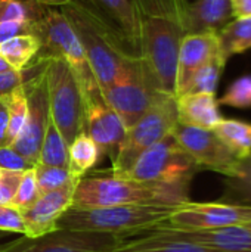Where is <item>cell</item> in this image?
Listing matches in <instances>:
<instances>
[{"mask_svg":"<svg viewBox=\"0 0 251 252\" xmlns=\"http://www.w3.org/2000/svg\"><path fill=\"white\" fill-rule=\"evenodd\" d=\"M59 9L71 22L99 89L105 90L136 56L124 40L80 0Z\"/></svg>","mask_w":251,"mask_h":252,"instance_id":"6da1fadb","label":"cell"},{"mask_svg":"<svg viewBox=\"0 0 251 252\" xmlns=\"http://www.w3.org/2000/svg\"><path fill=\"white\" fill-rule=\"evenodd\" d=\"M189 202L188 196H182L172 190L145 185L126 174L101 171L86 174L80 179L72 199L75 208H98L115 205H172L179 207Z\"/></svg>","mask_w":251,"mask_h":252,"instance_id":"7a4b0ae2","label":"cell"},{"mask_svg":"<svg viewBox=\"0 0 251 252\" xmlns=\"http://www.w3.org/2000/svg\"><path fill=\"white\" fill-rule=\"evenodd\" d=\"M176 208L178 207L172 205H115L98 208L71 207L59 219L58 229L112 233L132 238L164 226Z\"/></svg>","mask_w":251,"mask_h":252,"instance_id":"3957f363","label":"cell"},{"mask_svg":"<svg viewBox=\"0 0 251 252\" xmlns=\"http://www.w3.org/2000/svg\"><path fill=\"white\" fill-rule=\"evenodd\" d=\"M198 171V165L180 148L175 136L169 134L141 154L126 176L189 198V185Z\"/></svg>","mask_w":251,"mask_h":252,"instance_id":"277c9868","label":"cell"},{"mask_svg":"<svg viewBox=\"0 0 251 252\" xmlns=\"http://www.w3.org/2000/svg\"><path fill=\"white\" fill-rule=\"evenodd\" d=\"M185 31L178 22L143 18L141 59L160 92L175 96L179 49Z\"/></svg>","mask_w":251,"mask_h":252,"instance_id":"5b68a950","label":"cell"},{"mask_svg":"<svg viewBox=\"0 0 251 252\" xmlns=\"http://www.w3.org/2000/svg\"><path fill=\"white\" fill-rule=\"evenodd\" d=\"M178 123L176 97L173 94H161L154 105L126 130V136L111 159V170L114 173L127 174L141 154L172 134Z\"/></svg>","mask_w":251,"mask_h":252,"instance_id":"8992f818","label":"cell"},{"mask_svg":"<svg viewBox=\"0 0 251 252\" xmlns=\"http://www.w3.org/2000/svg\"><path fill=\"white\" fill-rule=\"evenodd\" d=\"M46 83L50 118L70 146L84 131V100L78 77L65 61L50 59L46 65Z\"/></svg>","mask_w":251,"mask_h":252,"instance_id":"52a82bcc","label":"cell"},{"mask_svg":"<svg viewBox=\"0 0 251 252\" xmlns=\"http://www.w3.org/2000/svg\"><path fill=\"white\" fill-rule=\"evenodd\" d=\"M102 94L127 130L166 93L158 90L142 59L135 58Z\"/></svg>","mask_w":251,"mask_h":252,"instance_id":"ba28073f","label":"cell"},{"mask_svg":"<svg viewBox=\"0 0 251 252\" xmlns=\"http://www.w3.org/2000/svg\"><path fill=\"white\" fill-rule=\"evenodd\" d=\"M33 34L40 40V50L34 62L62 59L74 69L80 83L93 77L80 40L61 9L47 7L44 16L34 24Z\"/></svg>","mask_w":251,"mask_h":252,"instance_id":"9c48e42d","label":"cell"},{"mask_svg":"<svg viewBox=\"0 0 251 252\" xmlns=\"http://www.w3.org/2000/svg\"><path fill=\"white\" fill-rule=\"evenodd\" d=\"M124 236L112 233L56 229L37 238L24 236L0 245V252H111Z\"/></svg>","mask_w":251,"mask_h":252,"instance_id":"30bf717a","label":"cell"},{"mask_svg":"<svg viewBox=\"0 0 251 252\" xmlns=\"http://www.w3.org/2000/svg\"><path fill=\"white\" fill-rule=\"evenodd\" d=\"M46 65L47 62H41L24 84L28 99V114L19 136L12 145V148L33 165L38 162L40 146L50 120Z\"/></svg>","mask_w":251,"mask_h":252,"instance_id":"8fae6325","label":"cell"},{"mask_svg":"<svg viewBox=\"0 0 251 252\" xmlns=\"http://www.w3.org/2000/svg\"><path fill=\"white\" fill-rule=\"evenodd\" d=\"M172 134L200 170L215 171L228 177L234 173L238 161L243 158L225 140H222L215 130L178 123Z\"/></svg>","mask_w":251,"mask_h":252,"instance_id":"7c38bea8","label":"cell"},{"mask_svg":"<svg viewBox=\"0 0 251 252\" xmlns=\"http://www.w3.org/2000/svg\"><path fill=\"white\" fill-rule=\"evenodd\" d=\"M80 86L84 100V131L95 140L102 154H109L112 159L126 136V127L105 100L95 77L80 83Z\"/></svg>","mask_w":251,"mask_h":252,"instance_id":"4fadbf2b","label":"cell"},{"mask_svg":"<svg viewBox=\"0 0 251 252\" xmlns=\"http://www.w3.org/2000/svg\"><path fill=\"white\" fill-rule=\"evenodd\" d=\"M251 221V207L225 201L186 202L178 207L161 227L179 230H209L231 226H246Z\"/></svg>","mask_w":251,"mask_h":252,"instance_id":"5bb4252c","label":"cell"},{"mask_svg":"<svg viewBox=\"0 0 251 252\" xmlns=\"http://www.w3.org/2000/svg\"><path fill=\"white\" fill-rule=\"evenodd\" d=\"M86 7L107 22L129 46L136 58H141V38L143 15L135 0H80Z\"/></svg>","mask_w":251,"mask_h":252,"instance_id":"9a60e30c","label":"cell"},{"mask_svg":"<svg viewBox=\"0 0 251 252\" xmlns=\"http://www.w3.org/2000/svg\"><path fill=\"white\" fill-rule=\"evenodd\" d=\"M78 182H71L64 188L40 195L31 207L21 211L25 226L24 236L37 238L56 230L62 214L72 207L74 192Z\"/></svg>","mask_w":251,"mask_h":252,"instance_id":"2e32d148","label":"cell"},{"mask_svg":"<svg viewBox=\"0 0 251 252\" xmlns=\"http://www.w3.org/2000/svg\"><path fill=\"white\" fill-rule=\"evenodd\" d=\"M219 53L217 34H185L179 49L175 97L185 93L194 74Z\"/></svg>","mask_w":251,"mask_h":252,"instance_id":"e0dca14e","label":"cell"},{"mask_svg":"<svg viewBox=\"0 0 251 252\" xmlns=\"http://www.w3.org/2000/svg\"><path fill=\"white\" fill-rule=\"evenodd\" d=\"M111 252H222L179 238L164 227L124 239Z\"/></svg>","mask_w":251,"mask_h":252,"instance_id":"ac0fdd59","label":"cell"},{"mask_svg":"<svg viewBox=\"0 0 251 252\" xmlns=\"http://www.w3.org/2000/svg\"><path fill=\"white\" fill-rule=\"evenodd\" d=\"M186 241L222 252H251V229L247 226H231L209 230H179L164 227Z\"/></svg>","mask_w":251,"mask_h":252,"instance_id":"d6986e66","label":"cell"},{"mask_svg":"<svg viewBox=\"0 0 251 252\" xmlns=\"http://www.w3.org/2000/svg\"><path fill=\"white\" fill-rule=\"evenodd\" d=\"M232 19L231 0H195L188 6L183 31L185 34H217Z\"/></svg>","mask_w":251,"mask_h":252,"instance_id":"ffe728a7","label":"cell"},{"mask_svg":"<svg viewBox=\"0 0 251 252\" xmlns=\"http://www.w3.org/2000/svg\"><path fill=\"white\" fill-rule=\"evenodd\" d=\"M216 94L185 93L176 97L179 124L213 130L222 120Z\"/></svg>","mask_w":251,"mask_h":252,"instance_id":"44dd1931","label":"cell"},{"mask_svg":"<svg viewBox=\"0 0 251 252\" xmlns=\"http://www.w3.org/2000/svg\"><path fill=\"white\" fill-rule=\"evenodd\" d=\"M40 50V40L34 34H19L0 43V58L15 71L31 66Z\"/></svg>","mask_w":251,"mask_h":252,"instance_id":"7402d4cb","label":"cell"},{"mask_svg":"<svg viewBox=\"0 0 251 252\" xmlns=\"http://www.w3.org/2000/svg\"><path fill=\"white\" fill-rule=\"evenodd\" d=\"M219 53L228 62L229 58L251 49V16L234 18L219 32Z\"/></svg>","mask_w":251,"mask_h":252,"instance_id":"603a6c76","label":"cell"},{"mask_svg":"<svg viewBox=\"0 0 251 252\" xmlns=\"http://www.w3.org/2000/svg\"><path fill=\"white\" fill-rule=\"evenodd\" d=\"M102 151L95 140L81 131L68 146V170L74 179L84 177L101 159Z\"/></svg>","mask_w":251,"mask_h":252,"instance_id":"cb8c5ba5","label":"cell"},{"mask_svg":"<svg viewBox=\"0 0 251 252\" xmlns=\"http://www.w3.org/2000/svg\"><path fill=\"white\" fill-rule=\"evenodd\" d=\"M225 202L251 207V154L244 155L234 173L225 177Z\"/></svg>","mask_w":251,"mask_h":252,"instance_id":"d4e9b609","label":"cell"},{"mask_svg":"<svg viewBox=\"0 0 251 252\" xmlns=\"http://www.w3.org/2000/svg\"><path fill=\"white\" fill-rule=\"evenodd\" d=\"M24 84L15 89L6 99H3L7 108V133L3 146H12L25 124L28 114V99Z\"/></svg>","mask_w":251,"mask_h":252,"instance_id":"484cf974","label":"cell"},{"mask_svg":"<svg viewBox=\"0 0 251 252\" xmlns=\"http://www.w3.org/2000/svg\"><path fill=\"white\" fill-rule=\"evenodd\" d=\"M43 165L64 167L68 168V145L64 140L62 134L53 124L52 118L49 120L41 146L38 154V162Z\"/></svg>","mask_w":251,"mask_h":252,"instance_id":"4316f807","label":"cell"},{"mask_svg":"<svg viewBox=\"0 0 251 252\" xmlns=\"http://www.w3.org/2000/svg\"><path fill=\"white\" fill-rule=\"evenodd\" d=\"M213 130L241 157L251 154V123L235 118H223Z\"/></svg>","mask_w":251,"mask_h":252,"instance_id":"83f0119b","label":"cell"},{"mask_svg":"<svg viewBox=\"0 0 251 252\" xmlns=\"http://www.w3.org/2000/svg\"><path fill=\"white\" fill-rule=\"evenodd\" d=\"M226 61L217 53L206 65H203L191 78L185 93H210L216 94L219 80L225 69ZM183 93V94H185Z\"/></svg>","mask_w":251,"mask_h":252,"instance_id":"f1b7e54d","label":"cell"},{"mask_svg":"<svg viewBox=\"0 0 251 252\" xmlns=\"http://www.w3.org/2000/svg\"><path fill=\"white\" fill-rule=\"evenodd\" d=\"M141 13L148 18H163L178 22L183 28L188 0H135Z\"/></svg>","mask_w":251,"mask_h":252,"instance_id":"f546056e","label":"cell"},{"mask_svg":"<svg viewBox=\"0 0 251 252\" xmlns=\"http://www.w3.org/2000/svg\"><path fill=\"white\" fill-rule=\"evenodd\" d=\"M46 10L36 0H0V22H37Z\"/></svg>","mask_w":251,"mask_h":252,"instance_id":"4dcf8cb0","label":"cell"},{"mask_svg":"<svg viewBox=\"0 0 251 252\" xmlns=\"http://www.w3.org/2000/svg\"><path fill=\"white\" fill-rule=\"evenodd\" d=\"M34 174H36V182H37V188H38L40 195L56 190L59 188H64L71 182H78V179H74L71 176L70 170L64 168V167L36 164L34 165Z\"/></svg>","mask_w":251,"mask_h":252,"instance_id":"1f68e13d","label":"cell"},{"mask_svg":"<svg viewBox=\"0 0 251 252\" xmlns=\"http://www.w3.org/2000/svg\"><path fill=\"white\" fill-rule=\"evenodd\" d=\"M219 105L237 109L251 108V74H246L234 80L225 93L217 99Z\"/></svg>","mask_w":251,"mask_h":252,"instance_id":"d6a6232c","label":"cell"},{"mask_svg":"<svg viewBox=\"0 0 251 252\" xmlns=\"http://www.w3.org/2000/svg\"><path fill=\"white\" fill-rule=\"evenodd\" d=\"M38 196H40V193H38L34 167H33V168L22 173L16 193H15L13 201H12V207H15L19 211H24L28 207H31L38 199Z\"/></svg>","mask_w":251,"mask_h":252,"instance_id":"836d02e7","label":"cell"},{"mask_svg":"<svg viewBox=\"0 0 251 252\" xmlns=\"http://www.w3.org/2000/svg\"><path fill=\"white\" fill-rule=\"evenodd\" d=\"M41 62H34L31 66H28L22 72L15 71L12 68L4 69V71H0V100L6 99L15 89L21 87L31 77V74L37 69V66Z\"/></svg>","mask_w":251,"mask_h":252,"instance_id":"e575fe53","label":"cell"},{"mask_svg":"<svg viewBox=\"0 0 251 252\" xmlns=\"http://www.w3.org/2000/svg\"><path fill=\"white\" fill-rule=\"evenodd\" d=\"M0 232L25 235L22 214L12 205H0Z\"/></svg>","mask_w":251,"mask_h":252,"instance_id":"d590c367","label":"cell"},{"mask_svg":"<svg viewBox=\"0 0 251 252\" xmlns=\"http://www.w3.org/2000/svg\"><path fill=\"white\" fill-rule=\"evenodd\" d=\"M21 176V171L0 170V205H12Z\"/></svg>","mask_w":251,"mask_h":252,"instance_id":"8d00e7d4","label":"cell"},{"mask_svg":"<svg viewBox=\"0 0 251 252\" xmlns=\"http://www.w3.org/2000/svg\"><path fill=\"white\" fill-rule=\"evenodd\" d=\"M34 165L30 164L22 155H19L12 146H0V168L10 171H27Z\"/></svg>","mask_w":251,"mask_h":252,"instance_id":"74e56055","label":"cell"},{"mask_svg":"<svg viewBox=\"0 0 251 252\" xmlns=\"http://www.w3.org/2000/svg\"><path fill=\"white\" fill-rule=\"evenodd\" d=\"M36 22H0V43L19 35V34H33Z\"/></svg>","mask_w":251,"mask_h":252,"instance_id":"f35d334b","label":"cell"},{"mask_svg":"<svg viewBox=\"0 0 251 252\" xmlns=\"http://www.w3.org/2000/svg\"><path fill=\"white\" fill-rule=\"evenodd\" d=\"M234 18H246L251 16V0H237L232 3Z\"/></svg>","mask_w":251,"mask_h":252,"instance_id":"ab89813d","label":"cell"},{"mask_svg":"<svg viewBox=\"0 0 251 252\" xmlns=\"http://www.w3.org/2000/svg\"><path fill=\"white\" fill-rule=\"evenodd\" d=\"M7 133V108L3 100H0V146L4 145Z\"/></svg>","mask_w":251,"mask_h":252,"instance_id":"60d3db41","label":"cell"},{"mask_svg":"<svg viewBox=\"0 0 251 252\" xmlns=\"http://www.w3.org/2000/svg\"><path fill=\"white\" fill-rule=\"evenodd\" d=\"M37 3H40L41 6H44V7H62V6H65V4H68L70 1H72V0H36Z\"/></svg>","mask_w":251,"mask_h":252,"instance_id":"b9f144b4","label":"cell"},{"mask_svg":"<svg viewBox=\"0 0 251 252\" xmlns=\"http://www.w3.org/2000/svg\"><path fill=\"white\" fill-rule=\"evenodd\" d=\"M4 69H9V66H7V63L0 58V71H4Z\"/></svg>","mask_w":251,"mask_h":252,"instance_id":"7bdbcfd3","label":"cell"},{"mask_svg":"<svg viewBox=\"0 0 251 252\" xmlns=\"http://www.w3.org/2000/svg\"><path fill=\"white\" fill-rule=\"evenodd\" d=\"M246 226H247V227H249V229H251V221H250V223H247V224H246Z\"/></svg>","mask_w":251,"mask_h":252,"instance_id":"ee69618b","label":"cell"},{"mask_svg":"<svg viewBox=\"0 0 251 252\" xmlns=\"http://www.w3.org/2000/svg\"><path fill=\"white\" fill-rule=\"evenodd\" d=\"M1 236H3V232H0V239H1Z\"/></svg>","mask_w":251,"mask_h":252,"instance_id":"f6af8a7d","label":"cell"},{"mask_svg":"<svg viewBox=\"0 0 251 252\" xmlns=\"http://www.w3.org/2000/svg\"><path fill=\"white\" fill-rule=\"evenodd\" d=\"M231 1H232V3H235V1H237V0H231Z\"/></svg>","mask_w":251,"mask_h":252,"instance_id":"bcb514c9","label":"cell"},{"mask_svg":"<svg viewBox=\"0 0 251 252\" xmlns=\"http://www.w3.org/2000/svg\"><path fill=\"white\" fill-rule=\"evenodd\" d=\"M0 170H1V168H0Z\"/></svg>","mask_w":251,"mask_h":252,"instance_id":"7dc6e473","label":"cell"}]
</instances>
